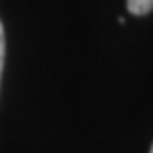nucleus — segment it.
Returning <instances> with one entry per match:
<instances>
[{"instance_id": "obj_1", "label": "nucleus", "mask_w": 153, "mask_h": 153, "mask_svg": "<svg viewBox=\"0 0 153 153\" xmlns=\"http://www.w3.org/2000/svg\"><path fill=\"white\" fill-rule=\"evenodd\" d=\"M126 7L132 15H147L153 11V0H126Z\"/></svg>"}, {"instance_id": "obj_2", "label": "nucleus", "mask_w": 153, "mask_h": 153, "mask_svg": "<svg viewBox=\"0 0 153 153\" xmlns=\"http://www.w3.org/2000/svg\"><path fill=\"white\" fill-rule=\"evenodd\" d=\"M2 66H4V28L0 22V76H2Z\"/></svg>"}, {"instance_id": "obj_3", "label": "nucleus", "mask_w": 153, "mask_h": 153, "mask_svg": "<svg viewBox=\"0 0 153 153\" xmlns=\"http://www.w3.org/2000/svg\"><path fill=\"white\" fill-rule=\"evenodd\" d=\"M149 153H153V147H151V151H149Z\"/></svg>"}]
</instances>
